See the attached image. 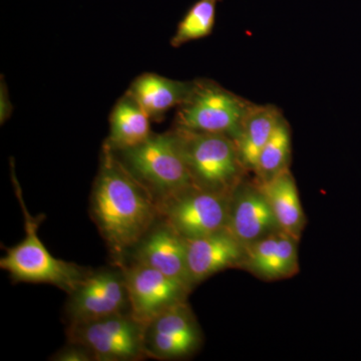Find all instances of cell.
I'll list each match as a JSON object with an SVG mask.
<instances>
[{"label":"cell","instance_id":"6da1fadb","mask_svg":"<svg viewBox=\"0 0 361 361\" xmlns=\"http://www.w3.org/2000/svg\"><path fill=\"white\" fill-rule=\"evenodd\" d=\"M90 210L110 252L111 264L120 267L160 218L153 195L106 144L92 186Z\"/></svg>","mask_w":361,"mask_h":361},{"label":"cell","instance_id":"7a4b0ae2","mask_svg":"<svg viewBox=\"0 0 361 361\" xmlns=\"http://www.w3.org/2000/svg\"><path fill=\"white\" fill-rule=\"evenodd\" d=\"M13 183L23 209L25 235L16 246L6 247V255L0 259V268L8 273L14 283L54 285L70 294L92 269L52 256L39 236L44 216L30 215L16 177Z\"/></svg>","mask_w":361,"mask_h":361},{"label":"cell","instance_id":"3957f363","mask_svg":"<svg viewBox=\"0 0 361 361\" xmlns=\"http://www.w3.org/2000/svg\"><path fill=\"white\" fill-rule=\"evenodd\" d=\"M183 156L194 186L232 194L244 180L246 169L232 137L176 128Z\"/></svg>","mask_w":361,"mask_h":361},{"label":"cell","instance_id":"277c9868","mask_svg":"<svg viewBox=\"0 0 361 361\" xmlns=\"http://www.w3.org/2000/svg\"><path fill=\"white\" fill-rule=\"evenodd\" d=\"M115 153L128 170L151 192L157 204L194 186L175 130L152 134L142 144Z\"/></svg>","mask_w":361,"mask_h":361},{"label":"cell","instance_id":"5b68a950","mask_svg":"<svg viewBox=\"0 0 361 361\" xmlns=\"http://www.w3.org/2000/svg\"><path fill=\"white\" fill-rule=\"evenodd\" d=\"M252 104L215 82H194L179 106L176 126L193 132L222 134L236 140Z\"/></svg>","mask_w":361,"mask_h":361},{"label":"cell","instance_id":"8992f818","mask_svg":"<svg viewBox=\"0 0 361 361\" xmlns=\"http://www.w3.org/2000/svg\"><path fill=\"white\" fill-rule=\"evenodd\" d=\"M144 330L145 324L123 312L66 325V337L90 349L96 361H137L147 358Z\"/></svg>","mask_w":361,"mask_h":361},{"label":"cell","instance_id":"52a82bcc","mask_svg":"<svg viewBox=\"0 0 361 361\" xmlns=\"http://www.w3.org/2000/svg\"><path fill=\"white\" fill-rule=\"evenodd\" d=\"M230 198L231 194L191 186L159 202V215L185 239L198 238L224 229Z\"/></svg>","mask_w":361,"mask_h":361},{"label":"cell","instance_id":"ba28073f","mask_svg":"<svg viewBox=\"0 0 361 361\" xmlns=\"http://www.w3.org/2000/svg\"><path fill=\"white\" fill-rule=\"evenodd\" d=\"M68 295L65 306V319L68 325L130 312L125 274L123 268L115 264L90 271Z\"/></svg>","mask_w":361,"mask_h":361},{"label":"cell","instance_id":"9c48e42d","mask_svg":"<svg viewBox=\"0 0 361 361\" xmlns=\"http://www.w3.org/2000/svg\"><path fill=\"white\" fill-rule=\"evenodd\" d=\"M203 343V334L187 301L175 304L145 324L147 358L179 360L194 355Z\"/></svg>","mask_w":361,"mask_h":361},{"label":"cell","instance_id":"30bf717a","mask_svg":"<svg viewBox=\"0 0 361 361\" xmlns=\"http://www.w3.org/2000/svg\"><path fill=\"white\" fill-rule=\"evenodd\" d=\"M121 267L127 282L130 314L142 324L171 306L187 301L191 293L184 284L148 266L128 261Z\"/></svg>","mask_w":361,"mask_h":361},{"label":"cell","instance_id":"8fae6325","mask_svg":"<svg viewBox=\"0 0 361 361\" xmlns=\"http://www.w3.org/2000/svg\"><path fill=\"white\" fill-rule=\"evenodd\" d=\"M153 268L193 290L187 265V241L159 218L128 255L127 261Z\"/></svg>","mask_w":361,"mask_h":361},{"label":"cell","instance_id":"7c38bea8","mask_svg":"<svg viewBox=\"0 0 361 361\" xmlns=\"http://www.w3.org/2000/svg\"><path fill=\"white\" fill-rule=\"evenodd\" d=\"M226 229L244 247L279 231L272 209L257 183L245 180L235 188L230 198Z\"/></svg>","mask_w":361,"mask_h":361},{"label":"cell","instance_id":"4fadbf2b","mask_svg":"<svg viewBox=\"0 0 361 361\" xmlns=\"http://www.w3.org/2000/svg\"><path fill=\"white\" fill-rule=\"evenodd\" d=\"M186 241L188 274L193 289L221 271L240 268L245 255V247L226 228Z\"/></svg>","mask_w":361,"mask_h":361},{"label":"cell","instance_id":"5bb4252c","mask_svg":"<svg viewBox=\"0 0 361 361\" xmlns=\"http://www.w3.org/2000/svg\"><path fill=\"white\" fill-rule=\"evenodd\" d=\"M193 85L157 73H144L132 82L127 94L142 106L151 120L161 121L169 111L186 101Z\"/></svg>","mask_w":361,"mask_h":361},{"label":"cell","instance_id":"9a60e30c","mask_svg":"<svg viewBox=\"0 0 361 361\" xmlns=\"http://www.w3.org/2000/svg\"><path fill=\"white\" fill-rule=\"evenodd\" d=\"M255 182L265 195L279 229L299 241L305 228L306 217L290 170L265 182Z\"/></svg>","mask_w":361,"mask_h":361},{"label":"cell","instance_id":"2e32d148","mask_svg":"<svg viewBox=\"0 0 361 361\" xmlns=\"http://www.w3.org/2000/svg\"><path fill=\"white\" fill-rule=\"evenodd\" d=\"M282 118L283 116L276 106L252 104L242 123L239 135L235 140L246 171L253 172L259 154L269 141Z\"/></svg>","mask_w":361,"mask_h":361},{"label":"cell","instance_id":"e0dca14e","mask_svg":"<svg viewBox=\"0 0 361 361\" xmlns=\"http://www.w3.org/2000/svg\"><path fill=\"white\" fill-rule=\"evenodd\" d=\"M151 118L126 94L116 104L110 118V135L106 144L114 151L133 148L151 137Z\"/></svg>","mask_w":361,"mask_h":361},{"label":"cell","instance_id":"ac0fdd59","mask_svg":"<svg viewBox=\"0 0 361 361\" xmlns=\"http://www.w3.org/2000/svg\"><path fill=\"white\" fill-rule=\"evenodd\" d=\"M291 161V130L283 118L259 154L255 169L256 180L265 182L289 170Z\"/></svg>","mask_w":361,"mask_h":361},{"label":"cell","instance_id":"d6986e66","mask_svg":"<svg viewBox=\"0 0 361 361\" xmlns=\"http://www.w3.org/2000/svg\"><path fill=\"white\" fill-rule=\"evenodd\" d=\"M221 0H198L178 25L171 44L174 47L204 39L213 32L216 11Z\"/></svg>","mask_w":361,"mask_h":361},{"label":"cell","instance_id":"ffe728a7","mask_svg":"<svg viewBox=\"0 0 361 361\" xmlns=\"http://www.w3.org/2000/svg\"><path fill=\"white\" fill-rule=\"evenodd\" d=\"M298 242L281 231L277 250L259 278L274 281L297 274L299 271Z\"/></svg>","mask_w":361,"mask_h":361},{"label":"cell","instance_id":"44dd1931","mask_svg":"<svg viewBox=\"0 0 361 361\" xmlns=\"http://www.w3.org/2000/svg\"><path fill=\"white\" fill-rule=\"evenodd\" d=\"M49 360L52 361H96L90 349L80 343L68 341Z\"/></svg>","mask_w":361,"mask_h":361},{"label":"cell","instance_id":"7402d4cb","mask_svg":"<svg viewBox=\"0 0 361 361\" xmlns=\"http://www.w3.org/2000/svg\"><path fill=\"white\" fill-rule=\"evenodd\" d=\"M11 111H13V104L9 101L6 85L1 82V87H0V123H6L7 118L11 116Z\"/></svg>","mask_w":361,"mask_h":361}]
</instances>
